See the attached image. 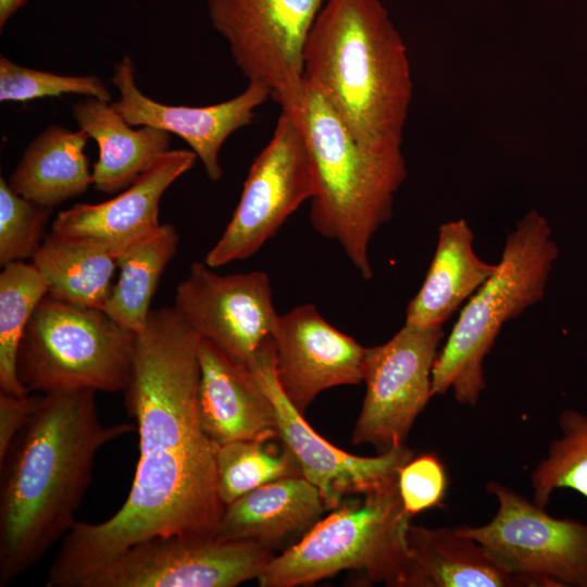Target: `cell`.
<instances>
[{
	"label": "cell",
	"mask_w": 587,
	"mask_h": 587,
	"mask_svg": "<svg viewBox=\"0 0 587 587\" xmlns=\"http://www.w3.org/2000/svg\"><path fill=\"white\" fill-rule=\"evenodd\" d=\"M200 336L174 307L152 309L135 335L124 392L139 459L123 505L100 523L76 522L47 574L48 587H78L129 546L153 537H216L225 505L216 445L199 417Z\"/></svg>",
	"instance_id": "6da1fadb"
},
{
	"label": "cell",
	"mask_w": 587,
	"mask_h": 587,
	"mask_svg": "<svg viewBox=\"0 0 587 587\" xmlns=\"http://www.w3.org/2000/svg\"><path fill=\"white\" fill-rule=\"evenodd\" d=\"M136 430L101 423L96 390L41 394L0 460V586L23 575L72 529L98 451Z\"/></svg>",
	"instance_id": "7a4b0ae2"
},
{
	"label": "cell",
	"mask_w": 587,
	"mask_h": 587,
	"mask_svg": "<svg viewBox=\"0 0 587 587\" xmlns=\"http://www.w3.org/2000/svg\"><path fill=\"white\" fill-rule=\"evenodd\" d=\"M361 146L401 148L412 100L408 48L379 0H327L307 39L303 80Z\"/></svg>",
	"instance_id": "3957f363"
},
{
	"label": "cell",
	"mask_w": 587,
	"mask_h": 587,
	"mask_svg": "<svg viewBox=\"0 0 587 587\" xmlns=\"http://www.w3.org/2000/svg\"><path fill=\"white\" fill-rule=\"evenodd\" d=\"M288 110L312 155L316 188L310 221L341 247L362 278L374 275L370 245L392 216L395 193L407 177L401 148L375 151L358 143L324 98L303 83Z\"/></svg>",
	"instance_id": "277c9868"
},
{
	"label": "cell",
	"mask_w": 587,
	"mask_h": 587,
	"mask_svg": "<svg viewBox=\"0 0 587 587\" xmlns=\"http://www.w3.org/2000/svg\"><path fill=\"white\" fill-rule=\"evenodd\" d=\"M558 255L550 227L536 210L529 211L507 237L491 276L461 310L432 371V392L452 388L458 402L475 405L486 387L483 361L503 324L544 296Z\"/></svg>",
	"instance_id": "5b68a950"
},
{
	"label": "cell",
	"mask_w": 587,
	"mask_h": 587,
	"mask_svg": "<svg viewBox=\"0 0 587 587\" xmlns=\"http://www.w3.org/2000/svg\"><path fill=\"white\" fill-rule=\"evenodd\" d=\"M282 554L273 557L257 578L261 587H296L354 570L365 582L408 587V530L398 482L344 501Z\"/></svg>",
	"instance_id": "8992f818"
},
{
	"label": "cell",
	"mask_w": 587,
	"mask_h": 587,
	"mask_svg": "<svg viewBox=\"0 0 587 587\" xmlns=\"http://www.w3.org/2000/svg\"><path fill=\"white\" fill-rule=\"evenodd\" d=\"M135 335L102 309L47 294L20 342L18 379L29 394L78 388L123 391L130 375Z\"/></svg>",
	"instance_id": "52a82bcc"
},
{
	"label": "cell",
	"mask_w": 587,
	"mask_h": 587,
	"mask_svg": "<svg viewBox=\"0 0 587 587\" xmlns=\"http://www.w3.org/2000/svg\"><path fill=\"white\" fill-rule=\"evenodd\" d=\"M311 152L294 114L282 110L273 136L251 164L239 202L204 258L211 267L257 253L315 193Z\"/></svg>",
	"instance_id": "ba28073f"
},
{
	"label": "cell",
	"mask_w": 587,
	"mask_h": 587,
	"mask_svg": "<svg viewBox=\"0 0 587 587\" xmlns=\"http://www.w3.org/2000/svg\"><path fill=\"white\" fill-rule=\"evenodd\" d=\"M326 1L207 0V10L243 76L284 109L301 93L304 47Z\"/></svg>",
	"instance_id": "9c48e42d"
},
{
	"label": "cell",
	"mask_w": 587,
	"mask_h": 587,
	"mask_svg": "<svg viewBox=\"0 0 587 587\" xmlns=\"http://www.w3.org/2000/svg\"><path fill=\"white\" fill-rule=\"evenodd\" d=\"M498 511L486 525L457 530L479 544L521 585L587 587V524L557 519L507 486L490 482Z\"/></svg>",
	"instance_id": "30bf717a"
},
{
	"label": "cell",
	"mask_w": 587,
	"mask_h": 587,
	"mask_svg": "<svg viewBox=\"0 0 587 587\" xmlns=\"http://www.w3.org/2000/svg\"><path fill=\"white\" fill-rule=\"evenodd\" d=\"M273 557L249 540L153 537L129 546L78 587H235L258 578Z\"/></svg>",
	"instance_id": "8fae6325"
},
{
	"label": "cell",
	"mask_w": 587,
	"mask_h": 587,
	"mask_svg": "<svg viewBox=\"0 0 587 587\" xmlns=\"http://www.w3.org/2000/svg\"><path fill=\"white\" fill-rule=\"evenodd\" d=\"M444 335L442 327L404 324L387 342L366 347L362 370L366 392L353 445H371L379 453L404 445L433 396L432 371Z\"/></svg>",
	"instance_id": "7c38bea8"
},
{
	"label": "cell",
	"mask_w": 587,
	"mask_h": 587,
	"mask_svg": "<svg viewBox=\"0 0 587 587\" xmlns=\"http://www.w3.org/2000/svg\"><path fill=\"white\" fill-rule=\"evenodd\" d=\"M248 370L274 403L278 439L294 455L301 476L319 489L327 510L340 505L346 497L364 496L395 484L402 466L413 458L405 445L375 457L354 455L317 434L277 383L273 339L259 350Z\"/></svg>",
	"instance_id": "4fadbf2b"
},
{
	"label": "cell",
	"mask_w": 587,
	"mask_h": 587,
	"mask_svg": "<svg viewBox=\"0 0 587 587\" xmlns=\"http://www.w3.org/2000/svg\"><path fill=\"white\" fill-rule=\"evenodd\" d=\"M173 307L201 338L246 367L272 339L279 317L265 272L221 275L204 261L191 264Z\"/></svg>",
	"instance_id": "5bb4252c"
},
{
	"label": "cell",
	"mask_w": 587,
	"mask_h": 587,
	"mask_svg": "<svg viewBox=\"0 0 587 587\" xmlns=\"http://www.w3.org/2000/svg\"><path fill=\"white\" fill-rule=\"evenodd\" d=\"M272 338L277 383L301 413L322 391L362 382L366 347L329 324L312 303L279 314Z\"/></svg>",
	"instance_id": "9a60e30c"
},
{
	"label": "cell",
	"mask_w": 587,
	"mask_h": 587,
	"mask_svg": "<svg viewBox=\"0 0 587 587\" xmlns=\"http://www.w3.org/2000/svg\"><path fill=\"white\" fill-rule=\"evenodd\" d=\"M197 159L191 149L167 150L114 198L99 203H76L60 211L51 230L105 250L116 259L160 228L159 211L164 192L193 167Z\"/></svg>",
	"instance_id": "2e32d148"
},
{
	"label": "cell",
	"mask_w": 587,
	"mask_h": 587,
	"mask_svg": "<svg viewBox=\"0 0 587 587\" xmlns=\"http://www.w3.org/2000/svg\"><path fill=\"white\" fill-rule=\"evenodd\" d=\"M111 83L120 92L118 100L112 105L129 125L152 126L180 137L197 154L213 182L223 176L218 153L226 139L250 125L254 110L271 97L265 86L249 83L241 93L216 104H165L149 98L138 88L135 65L129 55H124L114 65Z\"/></svg>",
	"instance_id": "e0dca14e"
},
{
	"label": "cell",
	"mask_w": 587,
	"mask_h": 587,
	"mask_svg": "<svg viewBox=\"0 0 587 587\" xmlns=\"http://www.w3.org/2000/svg\"><path fill=\"white\" fill-rule=\"evenodd\" d=\"M201 426L216 444L278 439L274 403L243 364L199 339Z\"/></svg>",
	"instance_id": "ac0fdd59"
},
{
	"label": "cell",
	"mask_w": 587,
	"mask_h": 587,
	"mask_svg": "<svg viewBox=\"0 0 587 587\" xmlns=\"http://www.w3.org/2000/svg\"><path fill=\"white\" fill-rule=\"evenodd\" d=\"M327 510L319 489L302 476L264 484L225 507L216 537L249 540L271 550L307 533Z\"/></svg>",
	"instance_id": "d6986e66"
},
{
	"label": "cell",
	"mask_w": 587,
	"mask_h": 587,
	"mask_svg": "<svg viewBox=\"0 0 587 587\" xmlns=\"http://www.w3.org/2000/svg\"><path fill=\"white\" fill-rule=\"evenodd\" d=\"M72 115L79 129L98 146V159L91 170L92 185L98 191L124 190L170 150V133L152 126L133 128L112 102L85 98L73 105Z\"/></svg>",
	"instance_id": "ffe728a7"
},
{
	"label": "cell",
	"mask_w": 587,
	"mask_h": 587,
	"mask_svg": "<svg viewBox=\"0 0 587 587\" xmlns=\"http://www.w3.org/2000/svg\"><path fill=\"white\" fill-rule=\"evenodd\" d=\"M473 232L465 220L444 223L424 282L405 309L404 324L442 327V324L496 271L473 249Z\"/></svg>",
	"instance_id": "44dd1931"
},
{
	"label": "cell",
	"mask_w": 587,
	"mask_h": 587,
	"mask_svg": "<svg viewBox=\"0 0 587 587\" xmlns=\"http://www.w3.org/2000/svg\"><path fill=\"white\" fill-rule=\"evenodd\" d=\"M89 136L50 125L24 150L8 180L22 197L54 208L83 195L92 185L85 148Z\"/></svg>",
	"instance_id": "7402d4cb"
},
{
	"label": "cell",
	"mask_w": 587,
	"mask_h": 587,
	"mask_svg": "<svg viewBox=\"0 0 587 587\" xmlns=\"http://www.w3.org/2000/svg\"><path fill=\"white\" fill-rule=\"evenodd\" d=\"M408 587H511L519 580L457 528L410 525Z\"/></svg>",
	"instance_id": "603a6c76"
},
{
	"label": "cell",
	"mask_w": 587,
	"mask_h": 587,
	"mask_svg": "<svg viewBox=\"0 0 587 587\" xmlns=\"http://www.w3.org/2000/svg\"><path fill=\"white\" fill-rule=\"evenodd\" d=\"M32 262L49 284V295L102 309L112 291L116 259L105 250L50 232Z\"/></svg>",
	"instance_id": "cb8c5ba5"
},
{
	"label": "cell",
	"mask_w": 587,
	"mask_h": 587,
	"mask_svg": "<svg viewBox=\"0 0 587 587\" xmlns=\"http://www.w3.org/2000/svg\"><path fill=\"white\" fill-rule=\"evenodd\" d=\"M179 234L164 223L160 228L116 258L120 275L103 307L116 323L135 334L141 332L151 312L159 282L178 251Z\"/></svg>",
	"instance_id": "d4e9b609"
},
{
	"label": "cell",
	"mask_w": 587,
	"mask_h": 587,
	"mask_svg": "<svg viewBox=\"0 0 587 587\" xmlns=\"http://www.w3.org/2000/svg\"><path fill=\"white\" fill-rule=\"evenodd\" d=\"M0 273V391L29 392L17 376V352L25 328L49 284L33 262L9 263Z\"/></svg>",
	"instance_id": "484cf974"
},
{
	"label": "cell",
	"mask_w": 587,
	"mask_h": 587,
	"mask_svg": "<svg viewBox=\"0 0 587 587\" xmlns=\"http://www.w3.org/2000/svg\"><path fill=\"white\" fill-rule=\"evenodd\" d=\"M271 441L236 440L217 447V488L225 507L264 484L301 476L291 452Z\"/></svg>",
	"instance_id": "4316f807"
},
{
	"label": "cell",
	"mask_w": 587,
	"mask_h": 587,
	"mask_svg": "<svg viewBox=\"0 0 587 587\" xmlns=\"http://www.w3.org/2000/svg\"><path fill=\"white\" fill-rule=\"evenodd\" d=\"M562 437L532 473L534 502L544 508L551 492L570 488L587 498V415L566 410L560 415Z\"/></svg>",
	"instance_id": "83f0119b"
},
{
	"label": "cell",
	"mask_w": 587,
	"mask_h": 587,
	"mask_svg": "<svg viewBox=\"0 0 587 587\" xmlns=\"http://www.w3.org/2000/svg\"><path fill=\"white\" fill-rule=\"evenodd\" d=\"M70 93L109 102L112 100L103 82L95 75H62L35 70L0 55L1 102H26Z\"/></svg>",
	"instance_id": "f1b7e54d"
},
{
	"label": "cell",
	"mask_w": 587,
	"mask_h": 587,
	"mask_svg": "<svg viewBox=\"0 0 587 587\" xmlns=\"http://www.w3.org/2000/svg\"><path fill=\"white\" fill-rule=\"evenodd\" d=\"M52 208L16 193L0 178V264L32 259L42 242Z\"/></svg>",
	"instance_id": "f546056e"
},
{
	"label": "cell",
	"mask_w": 587,
	"mask_h": 587,
	"mask_svg": "<svg viewBox=\"0 0 587 587\" xmlns=\"http://www.w3.org/2000/svg\"><path fill=\"white\" fill-rule=\"evenodd\" d=\"M398 486L403 505L413 516L442 502L447 489L445 467L433 453L412 458L400 470Z\"/></svg>",
	"instance_id": "4dcf8cb0"
},
{
	"label": "cell",
	"mask_w": 587,
	"mask_h": 587,
	"mask_svg": "<svg viewBox=\"0 0 587 587\" xmlns=\"http://www.w3.org/2000/svg\"><path fill=\"white\" fill-rule=\"evenodd\" d=\"M40 395L16 396L0 391V460L9 450L17 434L37 411Z\"/></svg>",
	"instance_id": "1f68e13d"
},
{
	"label": "cell",
	"mask_w": 587,
	"mask_h": 587,
	"mask_svg": "<svg viewBox=\"0 0 587 587\" xmlns=\"http://www.w3.org/2000/svg\"><path fill=\"white\" fill-rule=\"evenodd\" d=\"M27 0H0V28L2 29L9 20L22 9Z\"/></svg>",
	"instance_id": "d6a6232c"
}]
</instances>
